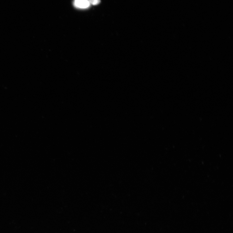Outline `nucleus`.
Masks as SVG:
<instances>
[{"label":"nucleus","instance_id":"1","mask_svg":"<svg viewBox=\"0 0 233 233\" xmlns=\"http://www.w3.org/2000/svg\"><path fill=\"white\" fill-rule=\"evenodd\" d=\"M73 4L75 7L80 9H86L90 6L88 0H74Z\"/></svg>","mask_w":233,"mask_h":233},{"label":"nucleus","instance_id":"2","mask_svg":"<svg viewBox=\"0 0 233 233\" xmlns=\"http://www.w3.org/2000/svg\"><path fill=\"white\" fill-rule=\"evenodd\" d=\"M90 4L96 5L99 4L101 2V0H88Z\"/></svg>","mask_w":233,"mask_h":233}]
</instances>
